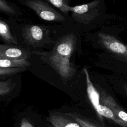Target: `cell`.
I'll list each match as a JSON object with an SVG mask.
<instances>
[{"label": "cell", "mask_w": 127, "mask_h": 127, "mask_svg": "<svg viewBox=\"0 0 127 127\" xmlns=\"http://www.w3.org/2000/svg\"><path fill=\"white\" fill-rule=\"evenodd\" d=\"M83 70L85 75L88 96L93 107L96 110L97 107L100 104V96L91 81L87 69L84 68Z\"/></svg>", "instance_id": "obj_9"}, {"label": "cell", "mask_w": 127, "mask_h": 127, "mask_svg": "<svg viewBox=\"0 0 127 127\" xmlns=\"http://www.w3.org/2000/svg\"><path fill=\"white\" fill-rule=\"evenodd\" d=\"M98 38L99 42L102 47L123 61L127 62V45L114 36L105 33H98Z\"/></svg>", "instance_id": "obj_4"}, {"label": "cell", "mask_w": 127, "mask_h": 127, "mask_svg": "<svg viewBox=\"0 0 127 127\" xmlns=\"http://www.w3.org/2000/svg\"><path fill=\"white\" fill-rule=\"evenodd\" d=\"M22 35L28 44L37 46L43 42L48 35V30L39 25H27L22 29Z\"/></svg>", "instance_id": "obj_5"}, {"label": "cell", "mask_w": 127, "mask_h": 127, "mask_svg": "<svg viewBox=\"0 0 127 127\" xmlns=\"http://www.w3.org/2000/svg\"><path fill=\"white\" fill-rule=\"evenodd\" d=\"M123 88H124V89L125 90V91L127 94V84H124V86H123Z\"/></svg>", "instance_id": "obj_19"}, {"label": "cell", "mask_w": 127, "mask_h": 127, "mask_svg": "<svg viewBox=\"0 0 127 127\" xmlns=\"http://www.w3.org/2000/svg\"><path fill=\"white\" fill-rule=\"evenodd\" d=\"M65 115L68 116L70 119L77 122L81 127H103L99 125H96L87 119L80 116L76 113H69L65 114Z\"/></svg>", "instance_id": "obj_13"}, {"label": "cell", "mask_w": 127, "mask_h": 127, "mask_svg": "<svg viewBox=\"0 0 127 127\" xmlns=\"http://www.w3.org/2000/svg\"><path fill=\"white\" fill-rule=\"evenodd\" d=\"M29 55L28 51L21 48L2 44L0 45V58L27 60Z\"/></svg>", "instance_id": "obj_7"}, {"label": "cell", "mask_w": 127, "mask_h": 127, "mask_svg": "<svg viewBox=\"0 0 127 127\" xmlns=\"http://www.w3.org/2000/svg\"><path fill=\"white\" fill-rule=\"evenodd\" d=\"M76 38L73 33L62 38L56 44L53 50L48 53H40L46 61L60 76L66 81L75 74L76 68L70 59L75 49Z\"/></svg>", "instance_id": "obj_1"}, {"label": "cell", "mask_w": 127, "mask_h": 127, "mask_svg": "<svg viewBox=\"0 0 127 127\" xmlns=\"http://www.w3.org/2000/svg\"><path fill=\"white\" fill-rule=\"evenodd\" d=\"M46 127H54V126H53L52 125V126H50V125H48V126H47Z\"/></svg>", "instance_id": "obj_20"}, {"label": "cell", "mask_w": 127, "mask_h": 127, "mask_svg": "<svg viewBox=\"0 0 127 127\" xmlns=\"http://www.w3.org/2000/svg\"><path fill=\"white\" fill-rule=\"evenodd\" d=\"M26 68L24 67H0V76H10L23 71Z\"/></svg>", "instance_id": "obj_16"}, {"label": "cell", "mask_w": 127, "mask_h": 127, "mask_svg": "<svg viewBox=\"0 0 127 127\" xmlns=\"http://www.w3.org/2000/svg\"><path fill=\"white\" fill-rule=\"evenodd\" d=\"M100 96L102 104L109 107L118 119L127 125V113L118 105L115 99L104 91H101Z\"/></svg>", "instance_id": "obj_6"}, {"label": "cell", "mask_w": 127, "mask_h": 127, "mask_svg": "<svg viewBox=\"0 0 127 127\" xmlns=\"http://www.w3.org/2000/svg\"><path fill=\"white\" fill-rule=\"evenodd\" d=\"M47 121L55 127H81L72 119L56 113L50 114Z\"/></svg>", "instance_id": "obj_8"}, {"label": "cell", "mask_w": 127, "mask_h": 127, "mask_svg": "<svg viewBox=\"0 0 127 127\" xmlns=\"http://www.w3.org/2000/svg\"><path fill=\"white\" fill-rule=\"evenodd\" d=\"M20 127H34L29 121L25 118H23L21 121Z\"/></svg>", "instance_id": "obj_18"}, {"label": "cell", "mask_w": 127, "mask_h": 127, "mask_svg": "<svg viewBox=\"0 0 127 127\" xmlns=\"http://www.w3.org/2000/svg\"><path fill=\"white\" fill-rule=\"evenodd\" d=\"M15 86V84L12 83L11 79L0 82V95L4 96L9 93Z\"/></svg>", "instance_id": "obj_15"}, {"label": "cell", "mask_w": 127, "mask_h": 127, "mask_svg": "<svg viewBox=\"0 0 127 127\" xmlns=\"http://www.w3.org/2000/svg\"><path fill=\"white\" fill-rule=\"evenodd\" d=\"M0 10L8 14H15L16 13L14 7L6 0H0Z\"/></svg>", "instance_id": "obj_17"}, {"label": "cell", "mask_w": 127, "mask_h": 127, "mask_svg": "<svg viewBox=\"0 0 127 127\" xmlns=\"http://www.w3.org/2000/svg\"><path fill=\"white\" fill-rule=\"evenodd\" d=\"M0 35L1 39L6 42L17 44L16 38L10 31L9 26L4 21L0 20Z\"/></svg>", "instance_id": "obj_12"}, {"label": "cell", "mask_w": 127, "mask_h": 127, "mask_svg": "<svg viewBox=\"0 0 127 127\" xmlns=\"http://www.w3.org/2000/svg\"><path fill=\"white\" fill-rule=\"evenodd\" d=\"M30 65L27 60L0 58V67H24Z\"/></svg>", "instance_id": "obj_11"}, {"label": "cell", "mask_w": 127, "mask_h": 127, "mask_svg": "<svg viewBox=\"0 0 127 127\" xmlns=\"http://www.w3.org/2000/svg\"><path fill=\"white\" fill-rule=\"evenodd\" d=\"M95 111L98 114L100 118H101L102 117H104L112 120L114 122L122 127H127V125L123 121L118 119L113 112L107 106L100 104L97 107Z\"/></svg>", "instance_id": "obj_10"}, {"label": "cell", "mask_w": 127, "mask_h": 127, "mask_svg": "<svg viewBox=\"0 0 127 127\" xmlns=\"http://www.w3.org/2000/svg\"><path fill=\"white\" fill-rule=\"evenodd\" d=\"M65 14L69 12L70 6L68 0H46Z\"/></svg>", "instance_id": "obj_14"}, {"label": "cell", "mask_w": 127, "mask_h": 127, "mask_svg": "<svg viewBox=\"0 0 127 127\" xmlns=\"http://www.w3.org/2000/svg\"><path fill=\"white\" fill-rule=\"evenodd\" d=\"M23 3L33 10L41 18L46 21L60 22L65 20L63 15L42 0H26Z\"/></svg>", "instance_id": "obj_3"}, {"label": "cell", "mask_w": 127, "mask_h": 127, "mask_svg": "<svg viewBox=\"0 0 127 127\" xmlns=\"http://www.w3.org/2000/svg\"><path fill=\"white\" fill-rule=\"evenodd\" d=\"M100 0H94L86 4L70 6L69 11L72 17L77 21L83 24H89L99 14Z\"/></svg>", "instance_id": "obj_2"}]
</instances>
